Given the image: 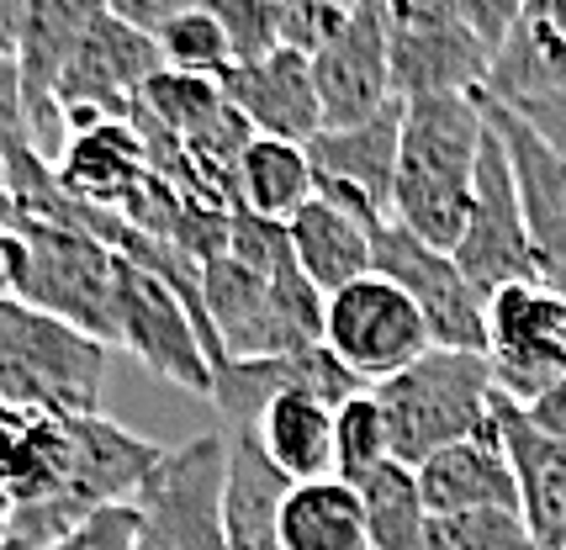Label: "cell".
Wrapping results in <instances>:
<instances>
[{"label":"cell","mask_w":566,"mask_h":550,"mask_svg":"<svg viewBox=\"0 0 566 550\" xmlns=\"http://www.w3.org/2000/svg\"><path fill=\"white\" fill-rule=\"evenodd\" d=\"M201 302L222 360H275L323 345L328 297L302 275L286 228L254 212H233L228 250L201 265Z\"/></svg>","instance_id":"cell-1"},{"label":"cell","mask_w":566,"mask_h":550,"mask_svg":"<svg viewBox=\"0 0 566 550\" xmlns=\"http://www.w3.org/2000/svg\"><path fill=\"white\" fill-rule=\"evenodd\" d=\"M488 117L482 96H419L402 101V154H397L392 223L440 250H455L471 218L476 159Z\"/></svg>","instance_id":"cell-2"},{"label":"cell","mask_w":566,"mask_h":550,"mask_svg":"<svg viewBox=\"0 0 566 550\" xmlns=\"http://www.w3.org/2000/svg\"><path fill=\"white\" fill-rule=\"evenodd\" d=\"M112 345L22 297H0V408L85 419L101 413Z\"/></svg>","instance_id":"cell-3"},{"label":"cell","mask_w":566,"mask_h":550,"mask_svg":"<svg viewBox=\"0 0 566 550\" xmlns=\"http://www.w3.org/2000/svg\"><path fill=\"white\" fill-rule=\"evenodd\" d=\"M370 392L392 429V455L413 472L429 455L482 434L497 408L493 366H488V355L471 350H429L402 376L370 387Z\"/></svg>","instance_id":"cell-4"},{"label":"cell","mask_w":566,"mask_h":550,"mask_svg":"<svg viewBox=\"0 0 566 550\" xmlns=\"http://www.w3.org/2000/svg\"><path fill=\"white\" fill-rule=\"evenodd\" d=\"M17 228L27 239L22 302L96 334L101 345H117V265H123V254L85 228V207L74 201V218H17Z\"/></svg>","instance_id":"cell-5"},{"label":"cell","mask_w":566,"mask_h":550,"mask_svg":"<svg viewBox=\"0 0 566 550\" xmlns=\"http://www.w3.org/2000/svg\"><path fill=\"white\" fill-rule=\"evenodd\" d=\"M112 350H127L159 381H175L201 398H212V387H218V339L201 328L191 302L165 275L127 254L117 265V345Z\"/></svg>","instance_id":"cell-6"},{"label":"cell","mask_w":566,"mask_h":550,"mask_svg":"<svg viewBox=\"0 0 566 550\" xmlns=\"http://www.w3.org/2000/svg\"><path fill=\"white\" fill-rule=\"evenodd\" d=\"M138 540L133 550H228V440L197 434L180 451H165L133 498Z\"/></svg>","instance_id":"cell-7"},{"label":"cell","mask_w":566,"mask_h":550,"mask_svg":"<svg viewBox=\"0 0 566 550\" xmlns=\"http://www.w3.org/2000/svg\"><path fill=\"white\" fill-rule=\"evenodd\" d=\"M397 101L482 96L497 53L444 0H381Z\"/></svg>","instance_id":"cell-8"},{"label":"cell","mask_w":566,"mask_h":550,"mask_svg":"<svg viewBox=\"0 0 566 550\" xmlns=\"http://www.w3.org/2000/svg\"><path fill=\"white\" fill-rule=\"evenodd\" d=\"M323 345L345 360L366 387L402 376L413 360L434 350V334L423 324L419 302L387 275H360L355 286L334 292L323 307Z\"/></svg>","instance_id":"cell-9"},{"label":"cell","mask_w":566,"mask_h":550,"mask_svg":"<svg viewBox=\"0 0 566 550\" xmlns=\"http://www.w3.org/2000/svg\"><path fill=\"white\" fill-rule=\"evenodd\" d=\"M488 366L497 398L535 402L566 381V292L551 281H518L488 297Z\"/></svg>","instance_id":"cell-10"},{"label":"cell","mask_w":566,"mask_h":550,"mask_svg":"<svg viewBox=\"0 0 566 550\" xmlns=\"http://www.w3.org/2000/svg\"><path fill=\"white\" fill-rule=\"evenodd\" d=\"M482 117H488V112H482ZM450 254H455V265L471 275V286H476L482 297H493L503 286H518V281H545L541 260H535L530 223H524L514 165H509V149H503V138H497L493 123H488L482 159H476V191H471L467 233H461V244Z\"/></svg>","instance_id":"cell-11"},{"label":"cell","mask_w":566,"mask_h":550,"mask_svg":"<svg viewBox=\"0 0 566 550\" xmlns=\"http://www.w3.org/2000/svg\"><path fill=\"white\" fill-rule=\"evenodd\" d=\"M376 275L397 281L419 302L423 324L434 334V350H471L488 355V297L471 286V275L455 265V254L429 244L402 223L376 233Z\"/></svg>","instance_id":"cell-12"},{"label":"cell","mask_w":566,"mask_h":550,"mask_svg":"<svg viewBox=\"0 0 566 550\" xmlns=\"http://www.w3.org/2000/svg\"><path fill=\"white\" fill-rule=\"evenodd\" d=\"M165 70V53L159 43L138 32V27L117 22L112 11H101L85 43L74 49L64 85H59V112L64 127L80 123H106V117H133L138 101H144L148 80Z\"/></svg>","instance_id":"cell-13"},{"label":"cell","mask_w":566,"mask_h":550,"mask_svg":"<svg viewBox=\"0 0 566 550\" xmlns=\"http://www.w3.org/2000/svg\"><path fill=\"white\" fill-rule=\"evenodd\" d=\"M53 176L80 207L106 218H133L154 186V159L133 117H106V123L70 127L53 159Z\"/></svg>","instance_id":"cell-14"},{"label":"cell","mask_w":566,"mask_h":550,"mask_svg":"<svg viewBox=\"0 0 566 550\" xmlns=\"http://www.w3.org/2000/svg\"><path fill=\"white\" fill-rule=\"evenodd\" d=\"M313 170H318V197H334L366 212L370 223H392L397 191V154H402V101L376 112L370 123L323 127L307 144Z\"/></svg>","instance_id":"cell-15"},{"label":"cell","mask_w":566,"mask_h":550,"mask_svg":"<svg viewBox=\"0 0 566 550\" xmlns=\"http://www.w3.org/2000/svg\"><path fill=\"white\" fill-rule=\"evenodd\" d=\"M313 80L323 101V127L370 123L397 101L392 91V49H387V22L381 0H366L318 53H313Z\"/></svg>","instance_id":"cell-16"},{"label":"cell","mask_w":566,"mask_h":550,"mask_svg":"<svg viewBox=\"0 0 566 550\" xmlns=\"http://www.w3.org/2000/svg\"><path fill=\"white\" fill-rule=\"evenodd\" d=\"M482 112H488V123L497 127V138H503V149H509L541 275L556 292H566V154L551 149L509 101L482 96Z\"/></svg>","instance_id":"cell-17"},{"label":"cell","mask_w":566,"mask_h":550,"mask_svg":"<svg viewBox=\"0 0 566 550\" xmlns=\"http://www.w3.org/2000/svg\"><path fill=\"white\" fill-rule=\"evenodd\" d=\"M106 11V0H32L27 6V32L22 49H17V70H22V91H27V112H32V133H38V149L59 159L70 127L59 112V85L70 70L74 49L85 43V32Z\"/></svg>","instance_id":"cell-18"},{"label":"cell","mask_w":566,"mask_h":550,"mask_svg":"<svg viewBox=\"0 0 566 550\" xmlns=\"http://www.w3.org/2000/svg\"><path fill=\"white\" fill-rule=\"evenodd\" d=\"M222 96L249 117L260 138H286V144H313L323 133V101L313 80V53L275 49L271 59L233 64L222 80Z\"/></svg>","instance_id":"cell-19"},{"label":"cell","mask_w":566,"mask_h":550,"mask_svg":"<svg viewBox=\"0 0 566 550\" xmlns=\"http://www.w3.org/2000/svg\"><path fill=\"white\" fill-rule=\"evenodd\" d=\"M419 487L429 514H476V508H518V476L514 461H509V440H503V424H493L482 434H471L450 451L429 455L419 466Z\"/></svg>","instance_id":"cell-20"},{"label":"cell","mask_w":566,"mask_h":550,"mask_svg":"<svg viewBox=\"0 0 566 550\" xmlns=\"http://www.w3.org/2000/svg\"><path fill=\"white\" fill-rule=\"evenodd\" d=\"M74 455H80L74 419L0 408V487L11 493L17 514L59 498L70 487Z\"/></svg>","instance_id":"cell-21"},{"label":"cell","mask_w":566,"mask_h":550,"mask_svg":"<svg viewBox=\"0 0 566 550\" xmlns=\"http://www.w3.org/2000/svg\"><path fill=\"white\" fill-rule=\"evenodd\" d=\"M387 223H370L366 212H355L334 197H313L292 223H286V239H292V254L302 275L318 286L323 297L355 286L360 275L376 271V233Z\"/></svg>","instance_id":"cell-22"},{"label":"cell","mask_w":566,"mask_h":550,"mask_svg":"<svg viewBox=\"0 0 566 550\" xmlns=\"http://www.w3.org/2000/svg\"><path fill=\"white\" fill-rule=\"evenodd\" d=\"M228 440V550H286L281 503L296 482L275 466L254 429H222Z\"/></svg>","instance_id":"cell-23"},{"label":"cell","mask_w":566,"mask_h":550,"mask_svg":"<svg viewBox=\"0 0 566 550\" xmlns=\"http://www.w3.org/2000/svg\"><path fill=\"white\" fill-rule=\"evenodd\" d=\"M497 424L518 476V514L530 519L545 550H566V440L541 434L530 413L509 398H497Z\"/></svg>","instance_id":"cell-24"},{"label":"cell","mask_w":566,"mask_h":550,"mask_svg":"<svg viewBox=\"0 0 566 550\" xmlns=\"http://www.w3.org/2000/svg\"><path fill=\"white\" fill-rule=\"evenodd\" d=\"M556 91H566V0H524L482 96L524 101Z\"/></svg>","instance_id":"cell-25"},{"label":"cell","mask_w":566,"mask_h":550,"mask_svg":"<svg viewBox=\"0 0 566 550\" xmlns=\"http://www.w3.org/2000/svg\"><path fill=\"white\" fill-rule=\"evenodd\" d=\"M334 402H323L318 392H281V398L260 413V445L292 482H323V476H339L334 461Z\"/></svg>","instance_id":"cell-26"},{"label":"cell","mask_w":566,"mask_h":550,"mask_svg":"<svg viewBox=\"0 0 566 550\" xmlns=\"http://www.w3.org/2000/svg\"><path fill=\"white\" fill-rule=\"evenodd\" d=\"M281 546L286 550H366V503L345 476L296 482L281 503Z\"/></svg>","instance_id":"cell-27"},{"label":"cell","mask_w":566,"mask_h":550,"mask_svg":"<svg viewBox=\"0 0 566 550\" xmlns=\"http://www.w3.org/2000/svg\"><path fill=\"white\" fill-rule=\"evenodd\" d=\"M318 197V170L307 144L286 138H254L239 159V212H254L265 223H292L307 201Z\"/></svg>","instance_id":"cell-28"},{"label":"cell","mask_w":566,"mask_h":550,"mask_svg":"<svg viewBox=\"0 0 566 550\" xmlns=\"http://www.w3.org/2000/svg\"><path fill=\"white\" fill-rule=\"evenodd\" d=\"M360 487V503H366V535L370 550H429V503H423L419 472L402 466V461H387L381 472H370Z\"/></svg>","instance_id":"cell-29"},{"label":"cell","mask_w":566,"mask_h":550,"mask_svg":"<svg viewBox=\"0 0 566 550\" xmlns=\"http://www.w3.org/2000/svg\"><path fill=\"white\" fill-rule=\"evenodd\" d=\"M334 461H339V476L345 482H366L370 472H381L392 455V429H387V413L376 392H355L349 402H339L334 413Z\"/></svg>","instance_id":"cell-30"},{"label":"cell","mask_w":566,"mask_h":550,"mask_svg":"<svg viewBox=\"0 0 566 550\" xmlns=\"http://www.w3.org/2000/svg\"><path fill=\"white\" fill-rule=\"evenodd\" d=\"M154 43H159V53H165V70H180V75L228 80V70L239 64V59H233V43H228V32H222V22L207 11V0H201L197 11L175 17Z\"/></svg>","instance_id":"cell-31"},{"label":"cell","mask_w":566,"mask_h":550,"mask_svg":"<svg viewBox=\"0 0 566 550\" xmlns=\"http://www.w3.org/2000/svg\"><path fill=\"white\" fill-rule=\"evenodd\" d=\"M429 550H545V546L518 508H476V514H440L429 525Z\"/></svg>","instance_id":"cell-32"},{"label":"cell","mask_w":566,"mask_h":550,"mask_svg":"<svg viewBox=\"0 0 566 550\" xmlns=\"http://www.w3.org/2000/svg\"><path fill=\"white\" fill-rule=\"evenodd\" d=\"M207 11L222 22L239 64L286 49V0H207Z\"/></svg>","instance_id":"cell-33"},{"label":"cell","mask_w":566,"mask_h":550,"mask_svg":"<svg viewBox=\"0 0 566 550\" xmlns=\"http://www.w3.org/2000/svg\"><path fill=\"white\" fill-rule=\"evenodd\" d=\"M366 0H286V43L302 53H318Z\"/></svg>","instance_id":"cell-34"},{"label":"cell","mask_w":566,"mask_h":550,"mask_svg":"<svg viewBox=\"0 0 566 550\" xmlns=\"http://www.w3.org/2000/svg\"><path fill=\"white\" fill-rule=\"evenodd\" d=\"M22 154H43V149H38V133H32L22 70H17V59H6L0 64V159L17 165Z\"/></svg>","instance_id":"cell-35"},{"label":"cell","mask_w":566,"mask_h":550,"mask_svg":"<svg viewBox=\"0 0 566 550\" xmlns=\"http://www.w3.org/2000/svg\"><path fill=\"white\" fill-rule=\"evenodd\" d=\"M133 540H138V508L117 503V508H101L96 519H85L74 535H64V540H53L43 550H133Z\"/></svg>","instance_id":"cell-36"},{"label":"cell","mask_w":566,"mask_h":550,"mask_svg":"<svg viewBox=\"0 0 566 550\" xmlns=\"http://www.w3.org/2000/svg\"><path fill=\"white\" fill-rule=\"evenodd\" d=\"M444 6H450V11H455V17H461V22L497 53L503 43H509V32H514L518 6H524V0H444Z\"/></svg>","instance_id":"cell-37"},{"label":"cell","mask_w":566,"mask_h":550,"mask_svg":"<svg viewBox=\"0 0 566 550\" xmlns=\"http://www.w3.org/2000/svg\"><path fill=\"white\" fill-rule=\"evenodd\" d=\"M201 0H106V11L117 17V22L138 27L148 38H159L175 17H186V11H197Z\"/></svg>","instance_id":"cell-38"},{"label":"cell","mask_w":566,"mask_h":550,"mask_svg":"<svg viewBox=\"0 0 566 550\" xmlns=\"http://www.w3.org/2000/svg\"><path fill=\"white\" fill-rule=\"evenodd\" d=\"M509 106L541 133L551 149L566 154V91H556V96H524V101H509Z\"/></svg>","instance_id":"cell-39"},{"label":"cell","mask_w":566,"mask_h":550,"mask_svg":"<svg viewBox=\"0 0 566 550\" xmlns=\"http://www.w3.org/2000/svg\"><path fill=\"white\" fill-rule=\"evenodd\" d=\"M27 275V239L11 212H0V297H22Z\"/></svg>","instance_id":"cell-40"},{"label":"cell","mask_w":566,"mask_h":550,"mask_svg":"<svg viewBox=\"0 0 566 550\" xmlns=\"http://www.w3.org/2000/svg\"><path fill=\"white\" fill-rule=\"evenodd\" d=\"M524 413H530V424L551 434V440H566V381H556L551 392H541L535 402H524Z\"/></svg>","instance_id":"cell-41"},{"label":"cell","mask_w":566,"mask_h":550,"mask_svg":"<svg viewBox=\"0 0 566 550\" xmlns=\"http://www.w3.org/2000/svg\"><path fill=\"white\" fill-rule=\"evenodd\" d=\"M27 6H32V0H0V64L17 59V49H22Z\"/></svg>","instance_id":"cell-42"},{"label":"cell","mask_w":566,"mask_h":550,"mask_svg":"<svg viewBox=\"0 0 566 550\" xmlns=\"http://www.w3.org/2000/svg\"><path fill=\"white\" fill-rule=\"evenodd\" d=\"M11 535H17V503H11V493L0 487V550L11 546Z\"/></svg>","instance_id":"cell-43"},{"label":"cell","mask_w":566,"mask_h":550,"mask_svg":"<svg viewBox=\"0 0 566 550\" xmlns=\"http://www.w3.org/2000/svg\"><path fill=\"white\" fill-rule=\"evenodd\" d=\"M0 212H11V170H6V159H0Z\"/></svg>","instance_id":"cell-44"},{"label":"cell","mask_w":566,"mask_h":550,"mask_svg":"<svg viewBox=\"0 0 566 550\" xmlns=\"http://www.w3.org/2000/svg\"><path fill=\"white\" fill-rule=\"evenodd\" d=\"M366 550H370V546H366Z\"/></svg>","instance_id":"cell-45"}]
</instances>
